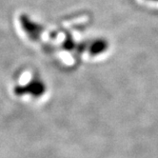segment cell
<instances>
[{"label":"cell","instance_id":"7a4b0ae2","mask_svg":"<svg viewBox=\"0 0 158 158\" xmlns=\"http://www.w3.org/2000/svg\"><path fill=\"white\" fill-rule=\"evenodd\" d=\"M22 28L31 40H37L42 32V26L30 19L28 15H22L20 18Z\"/></svg>","mask_w":158,"mask_h":158},{"label":"cell","instance_id":"6da1fadb","mask_svg":"<svg viewBox=\"0 0 158 158\" xmlns=\"http://www.w3.org/2000/svg\"><path fill=\"white\" fill-rule=\"evenodd\" d=\"M46 91V86L43 80L39 77H35L30 80L23 86H16L15 88V94L17 96H23L25 94L31 95L33 97H40Z\"/></svg>","mask_w":158,"mask_h":158}]
</instances>
